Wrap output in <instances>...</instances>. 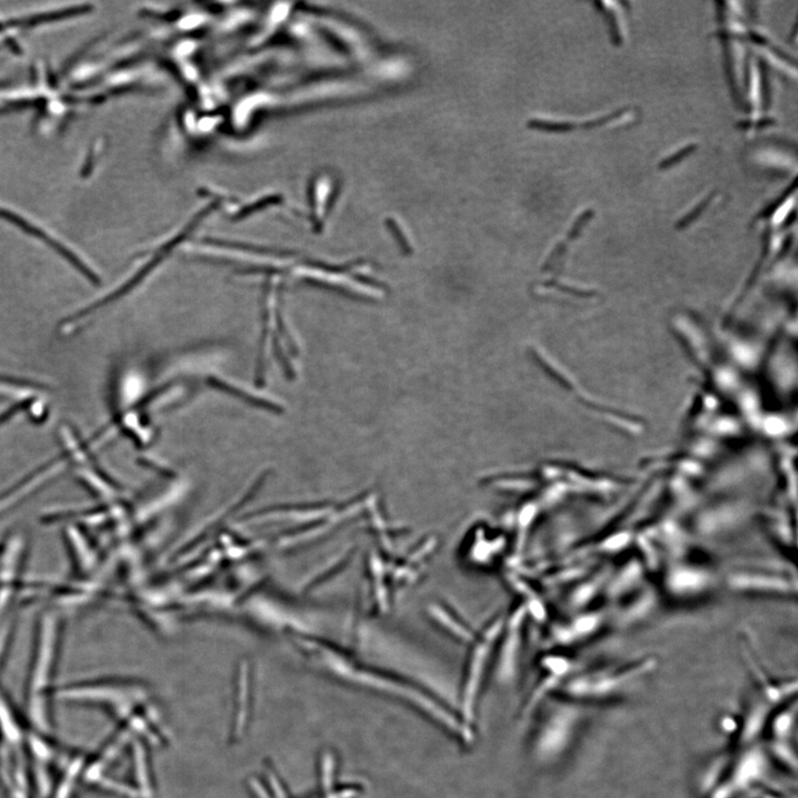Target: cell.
<instances>
[{
	"instance_id": "1",
	"label": "cell",
	"mask_w": 798,
	"mask_h": 798,
	"mask_svg": "<svg viewBox=\"0 0 798 798\" xmlns=\"http://www.w3.org/2000/svg\"><path fill=\"white\" fill-rule=\"evenodd\" d=\"M61 633L63 622L57 614L46 613L38 621L29 680V707L34 720L41 726L47 723L45 701L57 665Z\"/></svg>"
},
{
	"instance_id": "3",
	"label": "cell",
	"mask_w": 798,
	"mask_h": 798,
	"mask_svg": "<svg viewBox=\"0 0 798 798\" xmlns=\"http://www.w3.org/2000/svg\"><path fill=\"white\" fill-rule=\"evenodd\" d=\"M0 217H3L4 220L9 221L13 226H18L29 236L39 238L40 241L45 242L51 249L55 250L59 255L66 259L67 262L70 263L78 272L82 273L86 280L91 282L94 285H99L100 282H101L99 276L80 257H78V255L70 251L67 246L63 245L60 242H58L56 238H51L49 234L46 233L45 231L37 228L22 217L13 214V212H9L7 210L0 209Z\"/></svg>"
},
{
	"instance_id": "5",
	"label": "cell",
	"mask_w": 798,
	"mask_h": 798,
	"mask_svg": "<svg viewBox=\"0 0 798 798\" xmlns=\"http://www.w3.org/2000/svg\"><path fill=\"white\" fill-rule=\"evenodd\" d=\"M355 796H356L355 790H352V788H344V790L328 794L323 798H354Z\"/></svg>"
},
{
	"instance_id": "2",
	"label": "cell",
	"mask_w": 798,
	"mask_h": 798,
	"mask_svg": "<svg viewBox=\"0 0 798 798\" xmlns=\"http://www.w3.org/2000/svg\"><path fill=\"white\" fill-rule=\"evenodd\" d=\"M25 542L13 536L0 546V617L17 591L25 588L20 580L24 561Z\"/></svg>"
},
{
	"instance_id": "4",
	"label": "cell",
	"mask_w": 798,
	"mask_h": 798,
	"mask_svg": "<svg viewBox=\"0 0 798 798\" xmlns=\"http://www.w3.org/2000/svg\"><path fill=\"white\" fill-rule=\"evenodd\" d=\"M32 399H26V401H19V403H16L15 404V405L9 407L7 411H3V413H0V426H1V425L3 424H5V423L8 422L9 419L13 418V417L15 416V415H17V413L26 411V409L28 408L29 405L32 404Z\"/></svg>"
},
{
	"instance_id": "6",
	"label": "cell",
	"mask_w": 798,
	"mask_h": 798,
	"mask_svg": "<svg viewBox=\"0 0 798 798\" xmlns=\"http://www.w3.org/2000/svg\"><path fill=\"white\" fill-rule=\"evenodd\" d=\"M0 546H1V543H0Z\"/></svg>"
}]
</instances>
